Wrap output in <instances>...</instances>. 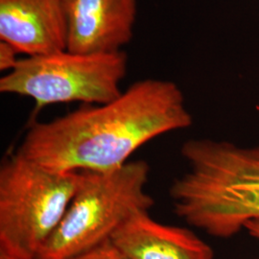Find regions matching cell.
<instances>
[{
	"mask_svg": "<svg viewBox=\"0 0 259 259\" xmlns=\"http://www.w3.org/2000/svg\"><path fill=\"white\" fill-rule=\"evenodd\" d=\"M62 4L70 52H118L134 37L137 0H62Z\"/></svg>",
	"mask_w": 259,
	"mask_h": 259,
	"instance_id": "6",
	"label": "cell"
},
{
	"mask_svg": "<svg viewBox=\"0 0 259 259\" xmlns=\"http://www.w3.org/2000/svg\"><path fill=\"white\" fill-rule=\"evenodd\" d=\"M128 71L124 50L81 54L68 50L25 57L0 79V93L32 99L34 113L65 103L102 105L116 99Z\"/></svg>",
	"mask_w": 259,
	"mask_h": 259,
	"instance_id": "5",
	"label": "cell"
},
{
	"mask_svg": "<svg viewBox=\"0 0 259 259\" xmlns=\"http://www.w3.org/2000/svg\"><path fill=\"white\" fill-rule=\"evenodd\" d=\"M0 40L26 57L67 50L62 0H0Z\"/></svg>",
	"mask_w": 259,
	"mask_h": 259,
	"instance_id": "7",
	"label": "cell"
},
{
	"mask_svg": "<svg viewBox=\"0 0 259 259\" xmlns=\"http://www.w3.org/2000/svg\"><path fill=\"white\" fill-rule=\"evenodd\" d=\"M150 166L130 160L108 172H80L79 184L65 216L36 259H70L111 240L132 217L149 212Z\"/></svg>",
	"mask_w": 259,
	"mask_h": 259,
	"instance_id": "3",
	"label": "cell"
},
{
	"mask_svg": "<svg viewBox=\"0 0 259 259\" xmlns=\"http://www.w3.org/2000/svg\"><path fill=\"white\" fill-rule=\"evenodd\" d=\"M181 154L188 170L169 191L178 217L218 238L259 218V145L189 139Z\"/></svg>",
	"mask_w": 259,
	"mask_h": 259,
	"instance_id": "2",
	"label": "cell"
},
{
	"mask_svg": "<svg viewBox=\"0 0 259 259\" xmlns=\"http://www.w3.org/2000/svg\"><path fill=\"white\" fill-rule=\"evenodd\" d=\"M18 50L8 42L0 40V70L6 73L13 70L18 65L19 60Z\"/></svg>",
	"mask_w": 259,
	"mask_h": 259,
	"instance_id": "10",
	"label": "cell"
},
{
	"mask_svg": "<svg viewBox=\"0 0 259 259\" xmlns=\"http://www.w3.org/2000/svg\"><path fill=\"white\" fill-rule=\"evenodd\" d=\"M191 125L176 83L148 78L132 83L111 102L34 121L19 151L57 172H108L125 165L149 141Z\"/></svg>",
	"mask_w": 259,
	"mask_h": 259,
	"instance_id": "1",
	"label": "cell"
},
{
	"mask_svg": "<svg viewBox=\"0 0 259 259\" xmlns=\"http://www.w3.org/2000/svg\"><path fill=\"white\" fill-rule=\"evenodd\" d=\"M80 172H57L19 150L0 166V256L36 259L65 216Z\"/></svg>",
	"mask_w": 259,
	"mask_h": 259,
	"instance_id": "4",
	"label": "cell"
},
{
	"mask_svg": "<svg viewBox=\"0 0 259 259\" xmlns=\"http://www.w3.org/2000/svg\"><path fill=\"white\" fill-rule=\"evenodd\" d=\"M0 259H9V258H6V257H2V256H0Z\"/></svg>",
	"mask_w": 259,
	"mask_h": 259,
	"instance_id": "12",
	"label": "cell"
},
{
	"mask_svg": "<svg viewBox=\"0 0 259 259\" xmlns=\"http://www.w3.org/2000/svg\"><path fill=\"white\" fill-rule=\"evenodd\" d=\"M244 230L249 232L250 236L259 240V218L250 220V222L247 223L244 227Z\"/></svg>",
	"mask_w": 259,
	"mask_h": 259,
	"instance_id": "11",
	"label": "cell"
},
{
	"mask_svg": "<svg viewBox=\"0 0 259 259\" xmlns=\"http://www.w3.org/2000/svg\"><path fill=\"white\" fill-rule=\"evenodd\" d=\"M111 241L127 259H214L211 247L192 231L157 222L149 212L132 217Z\"/></svg>",
	"mask_w": 259,
	"mask_h": 259,
	"instance_id": "8",
	"label": "cell"
},
{
	"mask_svg": "<svg viewBox=\"0 0 259 259\" xmlns=\"http://www.w3.org/2000/svg\"><path fill=\"white\" fill-rule=\"evenodd\" d=\"M70 259H127L111 240Z\"/></svg>",
	"mask_w": 259,
	"mask_h": 259,
	"instance_id": "9",
	"label": "cell"
}]
</instances>
